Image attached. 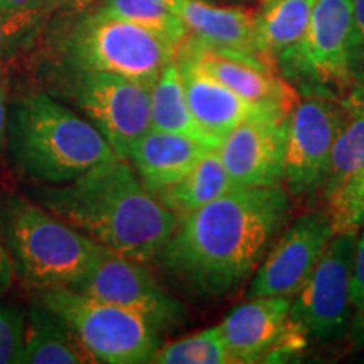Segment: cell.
I'll return each instance as SVG.
<instances>
[{
	"label": "cell",
	"instance_id": "6da1fadb",
	"mask_svg": "<svg viewBox=\"0 0 364 364\" xmlns=\"http://www.w3.org/2000/svg\"><path fill=\"white\" fill-rule=\"evenodd\" d=\"M290 213L284 186L235 188L181 220L156 262L199 297H230L252 280Z\"/></svg>",
	"mask_w": 364,
	"mask_h": 364
},
{
	"label": "cell",
	"instance_id": "7a4b0ae2",
	"mask_svg": "<svg viewBox=\"0 0 364 364\" xmlns=\"http://www.w3.org/2000/svg\"><path fill=\"white\" fill-rule=\"evenodd\" d=\"M34 196L36 203L97 243L144 263L156 260L179 225L120 157L65 184L34 191Z\"/></svg>",
	"mask_w": 364,
	"mask_h": 364
},
{
	"label": "cell",
	"instance_id": "3957f363",
	"mask_svg": "<svg viewBox=\"0 0 364 364\" xmlns=\"http://www.w3.org/2000/svg\"><path fill=\"white\" fill-rule=\"evenodd\" d=\"M7 142L17 169L49 184H65L117 157L97 127L44 93L14 107Z\"/></svg>",
	"mask_w": 364,
	"mask_h": 364
},
{
	"label": "cell",
	"instance_id": "277c9868",
	"mask_svg": "<svg viewBox=\"0 0 364 364\" xmlns=\"http://www.w3.org/2000/svg\"><path fill=\"white\" fill-rule=\"evenodd\" d=\"M2 235L16 272L38 289L71 287L88 272L98 243L39 203L11 196Z\"/></svg>",
	"mask_w": 364,
	"mask_h": 364
},
{
	"label": "cell",
	"instance_id": "5b68a950",
	"mask_svg": "<svg viewBox=\"0 0 364 364\" xmlns=\"http://www.w3.org/2000/svg\"><path fill=\"white\" fill-rule=\"evenodd\" d=\"M41 306L56 314L97 363H152L161 348L157 329L140 314L70 289H39Z\"/></svg>",
	"mask_w": 364,
	"mask_h": 364
},
{
	"label": "cell",
	"instance_id": "8992f818",
	"mask_svg": "<svg viewBox=\"0 0 364 364\" xmlns=\"http://www.w3.org/2000/svg\"><path fill=\"white\" fill-rule=\"evenodd\" d=\"M177 46L134 22L95 12L73 36L71 54L76 66L150 85L176 59Z\"/></svg>",
	"mask_w": 364,
	"mask_h": 364
},
{
	"label": "cell",
	"instance_id": "52a82bcc",
	"mask_svg": "<svg viewBox=\"0 0 364 364\" xmlns=\"http://www.w3.org/2000/svg\"><path fill=\"white\" fill-rule=\"evenodd\" d=\"M353 0H317L311 24L294 48L277 58L287 81L311 88L316 97L354 85L349 68ZM282 75V76H284Z\"/></svg>",
	"mask_w": 364,
	"mask_h": 364
},
{
	"label": "cell",
	"instance_id": "ba28073f",
	"mask_svg": "<svg viewBox=\"0 0 364 364\" xmlns=\"http://www.w3.org/2000/svg\"><path fill=\"white\" fill-rule=\"evenodd\" d=\"M359 231L332 236L311 277L292 297L290 321L307 339L327 343L349 331L351 275Z\"/></svg>",
	"mask_w": 364,
	"mask_h": 364
},
{
	"label": "cell",
	"instance_id": "9c48e42d",
	"mask_svg": "<svg viewBox=\"0 0 364 364\" xmlns=\"http://www.w3.org/2000/svg\"><path fill=\"white\" fill-rule=\"evenodd\" d=\"M70 289L140 314L161 332L179 326L186 318L181 304L162 289L144 262L100 243L88 272Z\"/></svg>",
	"mask_w": 364,
	"mask_h": 364
},
{
	"label": "cell",
	"instance_id": "30bf717a",
	"mask_svg": "<svg viewBox=\"0 0 364 364\" xmlns=\"http://www.w3.org/2000/svg\"><path fill=\"white\" fill-rule=\"evenodd\" d=\"M76 102L110 144L117 157L129 161L132 150L152 130L150 85L102 71L80 70Z\"/></svg>",
	"mask_w": 364,
	"mask_h": 364
},
{
	"label": "cell",
	"instance_id": "8fae6325",
	"mask_svg": "<svg viewBox=\"0 0 364 364\" xmlns=\"http://www.w3.org/2000/svg\"><path fill=\"white\" fill-rule=\"evenodd\" d=\"M341 108L338 100H299L287 117L284 140V188L294 198L322 191L331 166Z\"/></svg>",
	"mask_w": 364,
	"mask_h": 364
},
{
	"label": "cell",
	"instance_id": "7c38bea8",
	"mask_svg": "<svg viewBox=\"0 0 364 364\" xmlns=\"http://www.w3.org/2000/svg\"><path fill=\"white\" fill-rule=\"evenodd\" d=\"M332 236L334 228L327 209L299 216L273 241L250 280L247 297H294L311 277Z\"/></svg>",
	"mask_w": 364,
	"mask_h": 364
},
{
	"label": "cell",
	"instance_id": "4fadbf2b",
	"mask_svg": "<svg viewBox=\"0 0 364 364\" xmlns=\"http://www.w3.org/2000/svg\"><path fill=\"white\" fill-rule=\"evenodd\" d=\"M292 297H255L228 314L220 331L235 364L268 363L299 353L309 343L290 321Z\"/></svg>",
	"mask_w": 364,
	"mask_h": 364
},
{
	"label": "cell",
	"instance_id": "5bb4252c",
	"mask_svg": "<svg viewBox=\"0 0 364 364\" xmlns=\"http://www.w3.org/2000/svg\"><path fill=\"white\" fill-rule=\"evenodd\" d=\"M177 51L193 58L203 70L250 103L289 115L299 103V91L275 71L272 63L250 53L215 48L188 34Z\"/></svg>",
	"mask_w": 364,
	"mask_h": 364
},
{
	"label": "cell",
	"instance_id": "9a60e30c",
	"mask_svg": "<svg viewBox=\"0 0 364 364\" xmlns=\"http://www.w3.org/2000/svg\"><path fill=\"white\" fill-rule=\"evenodd\" d=\"M287 117L284 113H263L248 118L218 145L236 188L282 186Z\"/></svg>",
	"mask_w": 364,
	"mask_h": 364
},
{
	"label": "cell",
	"instance_id": "2e32d148",
	"mask_svg": "<svg viewBox=\"0 0 364 364\" xmlns=\"http://www.w3.org/2000/svg\"><path fill=\"white\" fill-rule=\"evenodd\" d=\"M176 63L179 65L191 113L196 124L215 147L221 144V140L235 127L243 124L248 118L263 113H280L241 98L233 90L203 70L188 54L177 51Z\"/></svg>",
	"mask_w": 364,
	"mask_h": 364
},
{
	"label": "cell",
	"instance_id": "e0dca14e",
	"mask_svg": "<svg viewBox=\"0 0 364 364\" xmlns=\"http://www.w3.org/2000/svg\"><path fill=\"white\" fill-rule=\"evenodd\" d=\"M208 145L191 136L150 130L132 150L129 161L136 176L152 194L179 182L198 164Z\"/></svg>",
	"mask_w": 364,
	"mask_h": 364
},
{
	"label": "cell",
	"instance_id": "ac0fdd59",
	"mask_svg": "<svg viewBox=\"0 0 364 364\" xmlns=\"http://www.w3.org/2000/svg\"><path fill=\"white\" fill-rule=\"evenodd\" d=\"M174 9L188 34L201 43L258 56L255 51V11L213 6L206 0H174Z\"/></svg>",
	"mask_w": 364,
	"mask_h": 364
},
{
	"label": "cell",
	"instance_id": "d6986e66",
	"mask_svg": "<svg viewBox=\"0 0 364 364\" xmlns=\"http://www.w3.org/2000/svg\"><path fill=\"white\" fill-rule=\"evenodd\" d=\"M338 102L339 127L332 147L329 172L322 186L326 203L364 167V83H354Z\"/></svg>",
	"mask_w": 364,
	"mask_h": 364
},
{
	"label": "cell",
	"instance_id": "ffe728a7",
	"mask_svg": "<svg viewBox=\"0 0 364 364\" xmlns=\"http://www.w3.org/2000/svg\"><path fill=\"white\" fill-rule=\"evenodd\" d=\"M22 364H90L97 363L63 318L44 306L26 317Z\"/></svg>",
	"mask_w": 364,
	"mask_h": 364
},
{
	"label": "cell",
	"instance_id": "44dd1931",
	"mask_svg": "<svg viewBox=\"0 0 364 364\" xmlns=\"http://www.w3.org/2000/svg\"><path fill=\"white\" fill-rule=\"evenodd\" d=\"M317 0H265L257 12L255 51L275 66L277 58L306 34Z\"/></svg>",
	"mask_w": 364,
	"mask_h": 364
},
{
	"label": "cell",
	"instance_id": "7402d4cb",
	"mask_svg": "<svg viewBox=\"0 0 364 364\" xmlns=\"http://www.w3.org/2000/svg\"><path fill=\"white\" fill-rule=\"evenodd\" d=\"M235 188L218 147H213L206 150V154L179 182L161 191L157 198L181 221L196 209L206 206Z\"/></svg>",
	"mask_w": 364,
	"mask_h": 364
},
{
	"label": "cell",
	"instance_id": "603a6c76",
	"mask_svg": "<svg viewBox=\"0 0 364 364\" xmlns=\"http://www.w3.org/2000/svg\"><path fill=\"white\" fill-rule=\"evenodd\" d=\"M150 120H152V130L191 136L208 147H215L196 124L191 113L176 59L161 73L150 88Z\"/></svg>",
	"mask_w": 364,
	"mask_h": 364
},
{
	"label": "cell",
	"instance_id": "cb8c5ba5",
	"mask_svg": "<svg viewBox=\"0 0 364 364\" xmlns=\"http://www.w3.org/2000/svg\"><path fill=\"white\" fill-rule=\"evenodd\" d=\"M97 12L154 31L177 48L188 38V29L176 12L174 0H103Z\"/></svg>",
	"mask_w": 364,
	"mask_h": 364
},
{
	"label": "cell",
	"instance_id": "d4e9b609",
	"mask_svg": "<svg viewBox=\"0 0 364 364\" xmlns=\"http://www.w3.org/2000/svg\"><path fill=\"white\" fill-rule=\"evenodd\" d=\"M152 363L157 364H235L220 326L186 336L159 348Z\"/></svg>",
	"mask_w": 364,
	"mask_h": 364
},
{
	"label": "cell",
	"instance_id": "484cf974",
	"mask_svg": "<svg viewBox=\"0 0 364 364\" xmlns=\"http://www.w3.org/2000/svg\"><path fill=\"white\" fill-rule=\"evenodd\" d=\"M336 233L359 231L364 225V167L326 203Z\"/></svg>",
	"mask_w": 364,
	"mask_h": 364
},
{
	"label": "cell",
	"instance_id": "4316f807",
	"mask_svg": "<svg viewBox=\"0 0 364 364\" xmlns=\"http://www.w3.org/2000/svg\"><path fill=\"white\" fill-rule=\"evenodd\" d=\"M351 331L356 346L364 344V225L359 231L351 275Z\"/></svg>",
	"mask_w": 364,
	"mask_h": 364
},
{
	"label": "cell",
	"instance_id": "83f0119b",
	"mask_svg": "<svg viewBox=\"0 0 364 364\" xmlns=\"http://www.w3.org/2000/svg\"><path fill=\"white\" fill-rule=\"evenodd\" d=\"M26 317L19 309L0 306V364L19 363Z\"/></svg>",
	"mask_w": 364,
	"mask_h": 364
},
{
	"label": "cell",
	"instance_id": "f1b7e54d",
	"mask_svg": "<svg viewBox=\"0 0 364 364\" xmlns=\"http://www.w3.org/2000/svg\"><path fill=\"white\" fill-rule=\"evenodd\" d=\"M41 9L38 11H0V58L11 51L33 27L38 24Z\"/></svg>",
	"mask_w": 364,
	"mask_h": 364
},
{
	"label": "cell",
	"instance_id": "f546056e",
	"mask_svg": "<svg viewBox=\"0 0 364 364\" xmlns=\"http://www.w3.org/2000/svg\"><path fill=\"white\" fill-rule=\"evenodd\" d=\"M349 68H351L354 83H364V0H353Z\"/></svg>",
	"mask_w": 364,
	"mask_h": 364
},
{
	"label": "cell",
	"instance_id": "4dcf8cb0",
	"mask_svg": "<svg viewBox=\"0 0 364 364\" xmlns=\"http://www.w3.org/2000/svg\"><path fill=\"white\" fill-rule=\"evenodd\" d=\"M14 275H16V265H14L11 252H9L2 230H0V295L6 294L9 287L12 285Z\"/></svg>",
	"mask_w": 364,
	"mask_h": 364
},
{
	"label": "cell",
	"instance_id": "1f68e13d",
	"mask_svg": "<svg viewBox=\"0 0 364 364\" xmlns=\"http://www.w3.org/2000/svg\"><path fill=\"white\" fill-rule=\"evenodd\" d=\"M51 0H0V11L17 12V11H38L43 9Z\"/></svg>",
	"mask_w": 364,
	"mask_h": 364
},
{
	"label": "cell",
	"instance_id": "d6a6232c",
	"mask_svg": "<svg viewBox=\"0 0 364 364\" xmlns=\"http://www.w3.org/2000/svg\"><path fill=\"white\" fill-rule=\"evenodd\" d=\"M9 129V107H7V90L0 85V152L7 142Z\"/></svg>",
	"mask_w": 364,
	"mask_h": 364
},
{
	"label": "cell",
	"instance_id": "836d02e7",
	"mask_svg": "<svg viewBox=\"0 0 364 364\" xmlns=\"http://www.w3.org/2000/svg\"><path fill=\"white\" fill-rule=\"evenodd\" d=\"M97 2H100V0H68V6H70L73 11L81 12V11H85V9L93 6V4H97Z\"/></svg>",
	"mask_w": 364,
	"mask_h": 364
}]
</instances>
